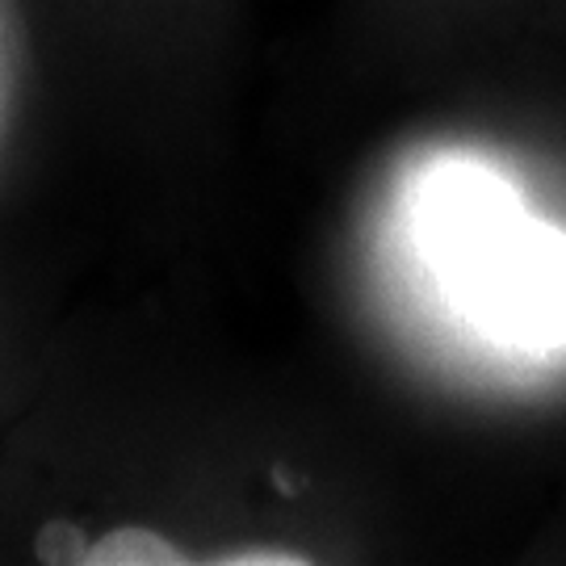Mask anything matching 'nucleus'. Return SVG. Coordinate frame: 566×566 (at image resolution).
I'll list each match as a JSON object with an SVG mask.
<instances>
[{"instance_id":"obj_1","label":"nucleus","mask_w":566,"mask_h":566,"mask_svg":"<svg viewBox=\"0 0 566 566\" xmlns=\"http://www.w3.org/2000/svg\"><path fill=\"white\" fill-rule=\"evenodd\" d=\"M424 240L470 324L533 353L563 348L566 231L528 214L500 177L441 168L424 193Z\"/></svg>"},{"instance_id":"obj_3","label":"nucleus","mask_w":566,"mask_h":566,"mask_svg":"<svg viewBox=\"0 0 566 566\" xmlns=\"http://www.w3.org/2000/svg\"><path fill=\"white\" fill-rule=\"evenodd\" d=\"M261 563L298 566V563H306V558H298V554H285V549H277V554H227V558H223V566H261Z\"/></svg>"},{"instance_id":"obj_2","label":"nucleus","mask_w":566,"mask_h":566,"mask_svg":"<svg viewBox=\"0 0 566 566\" xmlns=\"http://www.w3.org/2000/svg\"><path fill=\"white\" fill-rule=\"evenodd\" d=\"M84 566H181L189 563L177 542L139 525H122L97 542H84Z\"/></svg>"}]
</instances>
